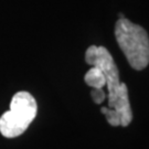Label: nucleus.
<instances>
[{"label":"nucleus","instance_id":"39448f33","mask_svg":"<svg viewBox=\"0 0 149 149\" xmlns=\"http://www.w3.org/2000/svg\"><path fill=\"white\" fill-rule=\"evenodd\" d=\"M91 96L95 104H102L106 97V94L103 91V88H93L91 91Z\"/></svg>","mask_w":149,"mask_h":149},{"label":"nucleus","instance_id":"f03ea898","mask_svg":"<svg viewBox=\"0 0 149 149\" xmlns=\"http://www.w3.org/2000/svg\"><path fill=\"white\" fill-rule=\"evenodd\" d=\"M115 38L134 70L141 71L148 66L149 38L144 28L126 18H119L115 24Z\"/></svg>","mask_w":149,"mask_h":149},{"label":"nucleus","instance_id":"7ed1b4c3","mask_svg":"<svg viewBox=\"0 0 149 149\" xmlns=\"http://www.w3.org/2000/svg\"><path fill=\"white\" fill-rule=\"evenodd\" d=\"M38 105L34 97L24 91L12 96L10 109L0 117V133L6 138H16L24 133L37 116Z\"/></svg>","mask_w":149,"mask_h":149},{"label":"nucleus","instance_id":"f257e3e1","mask_svg":"<svg viewBox=\"0 0 149 149\" xmlns=\"http://www.w3.org/2000/svg\"><path fill=\"white\" fill-rule=\"evenodd\" d=\"M85 61L91 66L98 68L105 75L108 91V108L117 114L120 126L127 127L133 119V112L128 97V87L119 80V72L112 54L105 47L91 45L85 52Z\"/></svg>","mask_w":149,"mask_h":149},{"label":"nucleus","instance_id":"20e7f679","mask_svg":"<svg viewBox=\"0 0 149 149\" xmlns=\"http://www.w3.org/2000/svg\"><path fill=\"white\" fill-rule=\"evenodd\" d=\"M84 81L92 88H103L106 85L105 75L103 74V72L96 66H92V69H90L86 72L85 76H84Z\"/></svg>","mask_w":149,"mask_h":149}]
</instances>
